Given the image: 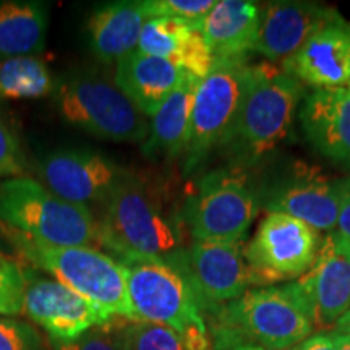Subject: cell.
<instances>
[{"mask_svg":"<svg viewBox=\"0 0 350 350\" xmlns=\"http://www.w3.org/2000/svg\"><path fill=\"white\" fill-rule=\"evenodd\" d=\"M213 344L230 350L255 344L268 350H292L314 331L308 308L295 281L255 287L211 314Z\"/></svg>","mask_w":350,"mask_h":350,"instance_id":"1","label":"cell"},{"mask_svg":"<svg viewBox=\"0 0 350 350\" xmlns=\"http://www.w3.org/2000/svg\"><path fill=\"white\" fill-rule=\"evenodd\" d=\"M305 86L271 62L250 65L242 106L222 148L235 167L258 164L286 142Z\"/></svg>","mask_w":350,"mask_h":350,"instance_id":"2","label":"cell"},{"mask_svg":"<svg viewBox=\"0 0 350 350\" xmlns=\"http://www.w3.org/2000/svg\"><path fill=\"white\" fill-rule=\"evenodd\" d=\"M98 243L116 256L143 255L164 261L183 248L177 217L167 211L156 188L130 172L104 203Z\"/></svg>","mask_w":350,"mask_h":350,"instance_id":"3","label":"cell"},{"mask_svg":"<svg viewBox=\"0 0 350 350\" xmlns=\"http://www.w3.org/2000/svg\"><path fill=\"white\" fill-rule=\"evenodd\" d=\"M5 229L16 253L93 304L111 321H138L126 291L125 271L116 258L94 247L38 243L8 227Z\"/></svg>","mask_w":350,"mask_h":350,"instance_id":"4","label":"cell"},{"mask_svg":"<svg viewBox=\"0 0 350 350\" xmlns=\"http://www.w3.org/2000/svg\"><path fill=\"white\" fill-rule=\"evenodd\" d=\"M125 271L126 291L138 321L170 327L185 350H213V340L195 297L167 261L154 256H116Z\"/></svg>","mask_w":350,"mask_h":350,"instance_id":"5","label":"cell"},{"mask_svg":"<svg viewBox=\"0 0 350 350\" xmlns=\"http://www.w3.org/2000/svg\"><path fill=\"white\" fill-rule=\"evenodd\" d=\"M0 224L54 247L98 243V221L90 208L65 201L28 177L0 182Z\"/></svg>","mask_w":350,"mask_h":350,"instance_id":"6","label":"cell"},{"mask_svg":"<svg viewBox=\"0 0 350 350\" xmlns=\"http://www.w3.org/2000/svg\"><path fill=\"white\" fill-rule=\"evenodd\" d=\"M261 209L258 188L242 167L203 177L182 208V222L196 242H242Z\"/></svg>","mask_w":350,"mask_h":350,"instance_id":"7","label":"cell"},{"mask_svg":"<svg viewBox=\"0 0 350 350\" xmlns=\"http://www.w3.org/2000/svg\"><path fill=\"white\" fill-rule=\"evenodd\" d=\"M55 104L68 124L96 138L113 143H142L150 135V122L117 88L94 75H78L59 86Z\"/></svg>","mask_w":350,"mask_h":350,"instance_id":"8","label":"cell"},{"mask_svg":"<svg viewBox=\"0 0 350 350\" xmlns=\"http://www.w3.org/2000/svg\"><path fill=\"white\" fill-rule=\"evenodd\" d=\"M248 72L250 65L245 57L217 59L198 81L185 150L187 172L198 167L214 148H222L229 138L247 90Z\"/></svg>","mask_w":350,"mask_h":350,"instance_id":"9","label":"cell"},{"mask_svg":"<svg viewBox=\"0 0 350 350\" xmlns=\"http://www.w3.org/2000/svg\"><path fill=\"white\" fill-rule=\"evenodd\" d=\"M167 262L190 287L201 314H214L221 306L255 288L242 242H196L170 256Z\"/></svg>","mask_w":350,"mask_h":350,"instance_id":"10","label":"cell"},{"mask_svg":"<svg viewBox=\"0 0 350 350\" xmlns=\"http://www.w3.org/2000/svg\"><path fill=\"white\" fill-rule=\"evenodd\" d=\"M321 235L304 221L282 213H268L248 245L245 260L255 287L300 279L317 260Z\"/></svg>","mask_w":350,"mask_h":350,"instance_id":"11","label":"cell"},{"mask_svg":"<svg viewBox=\"0 0 350 350\" xmlns=\"http://www.w3.org/2000/svg\"><path fill=\"white\" fill-rule=\"evenodd\" d=\"M258 196L266 213H282L318 232H334L342 198V178L332 180L314 169L297 164L258 188Z\"/></svg>","mask_w":350,"mask_h":350,"instance_id":"12","label":"cell"},{"mask_svg":"<svg viewBox=\"0 0 350 350\" xmlns=\"http://www.w3.org/2000/svg\"><path fill=\"white\" fill-rule=\"evenodd\" d=\"M129 170L93 151H57L39 164V178L52 193L75 204L106 203Z\"/></svg>","mask_w":350,"mask_h":350,"instance_id":"13","label":"cell"},{"mask_svg":"<svg viewBox=\"0 0 350 350\" xmlns=\"http://www.w3.org/2000/svg\"><path fill=\"white\" fill-rule=\"evenodd\" d=\"M295 284L314 329L334 326L350 308V242L329 232L313 266Z\"/></svg>","mask_w":350,"mask_h":350,"instance_id":"14","label":"cell"},{"mask_svg":"<svg viewBox=\"0 0 350 350\" xmlns=\"http://www.w3.org/2000/svg\"><path fill=\"white\" fill-rule=\"evenodd\" d=\"M25 275L23 313L41 326L51 340H73L96 326L112 323L93 304L62 282L38 278L28 271Z\"/></svg>","mask_w":350,"mask_h":350,"instance_id":"15","label":"cell"},{"mask_svg":"<svg viewBox=\"0 0 350 350\" xmlns=\"http://www.w3.org/2000/svg\"><path fill=\"white\" fill-rule=\"evenodd\" d=\"M281 68L313 91L350 90V21L339 15L319 28Z\"/></svg>","mask_w":350,"mask_h":350,"instance_id":"16","label":"cell"},{"mask_svg":"<svg viewBox=\"0 0 350 350\" xmlns=\"http://www.w3.org/2000/svg\"><path fill=\"white\" fill-rule=\"evenodd\" d=\"M338 16V10L321 3L269 2L261 7L253 51L266 62H286L319 28Z\"/></svg>","mask_w":350,"mask_h":350,"instance_id":"17","label":"cell"},{"mask_svg":"<svg viewBox=\"0 0 350 350\" xmlns=\"http://www.w3.org/2000/svg\"><path fill=\"white\" fill-rule=\"evenodd\" d=\"M306 139L327 159L350 164V90H319L306 94L299 109Z\"/></svg>","mask_w":350,"mask_h":350,"instance_id":"18","label":"cell"},{"mask_svg":"<svg viewBox=\"0 0 350 350\" xmlns=\"http://www.w3.org/2000/svg\"><path fill=\"white\" fill-rule=\"evenodd\" d=\"M138 51L170 60L198 80L206 77L216 62L198 25L164 16H154L144 23Z\"/></svg>","mask_w":350,"mask_h":350,"instance_id":"19","label":"cell"},{"mask_svg":"<svg viewBox=\"0 0 350 350\" xmlns=\"http://www.w3.org/2000/svg\"><path fill=\"white\" fill-rule=\"evenodd\" d=\"M187 73L170 60L133 51L116 64V85L146 117L177 90Z\"/></svg>","mask_w":350,"mask_h":350,"instance_id":"20","label":"cell"},{"mask_svg":"<svg viewBox=\"0 0 350 350\" xmlns=\"http://www.w3.org/2000/svg\"><path fill=\"white\" fill-rule=\"evenodd\" d=\"M152 18L148 0L113 2L91 13L88 21L91 49L104 64H117L138 49L142 29Z\"/></svg>","mask_w":350,"mask_h":350,"instance_id":"21","label":"cell"},{"mask_svg":"<svg viewBox=\"0 0 350 350\" xmlns=\"http://www.w3.org/2000/svg\"><path fill=\"white\" fill-rule=\"evenodd\" d=\"M261 7L248 0H221L198 25L214 59L245 57L253 51Z\"/></svg>","mask_w":350,"mask_h":350,"instance_id":"22","label":"cell"},{"mask_svg":"<svg viewBox=\"0 0 350 350\" xmlns=\"http://www.w3.org/2000/svg\"><path fill=\"white\" fill-rule=\"evenodd\" d=\"M198 81V78L187 73L177 90L151 117L150 135L143 144L144 154L151 157L164 156L167 159L185 154L193 94Z\"/></svg>","mask_w":350,"mask_h":350,"instance_id":"23","label":"cell"},{"mask_svg":"<svg viewBox=\"0 0 350 350\" xmlns=\"http://www.w3.org/2000/svg\"><path fill=\"white\" fill-rule=\"evenodd\" d=\"M49 8L42 2L0 3V57L38 55L44 49Z\"/></svg>","mask_w":350,"mask_h":350,"instance_id":"24","label":"cell"},{"mask_svg":"<svg viewBox=\"0 0 350 350\" xmlns=\"http://www.w3.org/2000/svg\"><path fill=\"white\" fill-rule=\"evenodd\" d=\"M54 90L51 72L38 55L0 62V99H38Z\"/></svg>","mask_w":350,"mask_h":350,"instance_id":"25","label":"cell"},{"mask_svg":"<svg viewBox=\"0 0 350 350\" xmlns=\"http://www.w3.org/2000/svg\"><path fill=\"white\" fill-rule=\"evenodd\" d=\"M122 350H185L174 329L150 321H112Z\"/></svg>","mask_w":350,"mask_h":350,"instance_id":"26","label":"cell"},{"mask_svg":"<svg viewBox=\"0 0 350 350\" xmlns=\"http://www.w3.org/2000/svg\"><path fill=\"white\" fill-rule=\"evenodd\" d=\"M25 287V269L5 253H0V317L23 312Z\"/></svg>","mask_w":350,"mask_h":350,"instance_id":"27","label":"cell"},{"mask_svg":"<svg viewBox=\"0 0 350 350\" xmlns=\"http://www.w3.org/2000/svg\"><path fill=\"white\" fill-rule=\"evenodd\" d=\"M214 5V0H148L152 18L164 16L190 25H200Z\"/></svg>","mask_w":350,"mask_h":350,"instance_id":"28","label":"cell"},{"mask_svg":"<svg viewBox=\"0 0 350 350\" xmlns=\"http://www.w3.org/2000/svg\"><path fill=\"white\" fill-rule=\"evenodd\" d=\"M0 350H46V345L33 326L0 317Z\"/></svg>","mask_w":350,"mask_h":350,"instance_id":"29","label":"cell"},{"mask_svg":"<svg viewBox=\"0 0 350 350\" xmlns=\"http://www.w3.org/2000/svg\"><path fill=\"white\" fill-rule=\"evenodd\" d=\"M52 350H122L112 323L96 326L73 340H51Z\"/></svg>","mask_w":350,"mask_h":350,"instance_id":"30","label":"cell"},{"mask_svg":"<svg viewBox=\"0 0 350 350\" xmlns=\"http://www.w3.org/2000/svg\"><path fill=\"white\" fill-rule=\"evenodd\" d=\"M26 161L21 144L5 122L0 119V178L21 177Z\"/></svg>","mask_w":350,"mask_h":350,"instance_id":"31","label":"cell"},{"mask_svg":"<svg viewBox=\"0 0 350 350\" xmlns=\"http://www.w3.org/2000/svg\"><path fill=\"white\" fill-rule=\"evenodd\" d=\"M340 237L350 242V175L342 178V198H340V211L336 230Z\"/></svg>","mask_w":350,"mask_h":350,"instance_id":"32","label":"cell"},{"mask_svg":"<svg viewBox=\"0 0 350 350\" xmlns=\"http://www.w3.org/2000/svg\"><path fill=\"white\" fill-rule=\"evenodd\" d=\"M295 350H336L334 336L331 334H312L308 339L304 340Z\"/></svg>","mask_w":350,"mask_h":350,"instance_id":"33","label":"cell"},{"mask_svg":"<svg viewBox=\"0 0 350 350\" xmlns=\"http://www.w3.org/2000/svg\"><path fill=\"white\" fill-rule=\"evenodd\" d=\"M331 334L336 336H345L350 339V308L340 317L336 325L331 327Z\"/></svg>","mask_w":350,"mask_h":350,"instance_id":"34","label":"cell"},{"mask_svg":"<svg viewBox=\"0 0 350 350\" xmlns=\"http://www.w3.org/2000/svg\"><path fill=\"white\" fill-rule=\"evenodd\" d=\"M3 250H5V252H12V250H15V248H13L10 239H8V234H7L5 226L0 224V253H2ZM5 255H7V253H5Z\"/></svg>","mask_w":350,"mask_h":350,"instance_id":"35","label":"cell"},{"mask_svg":"<svg viewBox=\"0 0 350 350\" xmlns=\"http://www.w3.org/2000/svg\"><path fill=\"white\" fill-rule=\"evenodd\" d=\"M334 336V344L336 350H350V339L345 338V336Z\"/></svg>","mask_w":350,"mask_h":350,"instance_id":"36","label":"cell"},{"mask_svg":"<svg viewBox=\"0 0 350 350\" xmlns=\"http://www.w3.org/2000/svg\"><path fill=\"white\" fill-rule=\"evenodd\" d=\"M230 350H268V349H262L260 345H255V344H240V345H235V347H232Z\"/></svg>","mask_w":350,"mask_h":350,"instance_id":"37","label":"cell"}]
</instances>
